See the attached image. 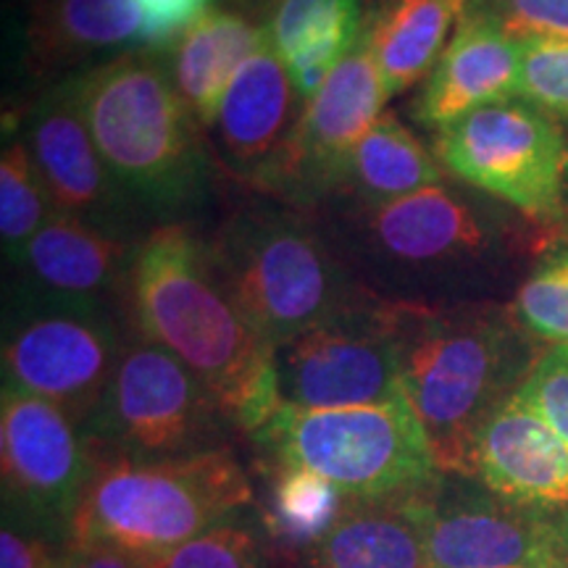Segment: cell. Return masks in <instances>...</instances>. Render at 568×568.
I'll return each mask as SVG.
<instances>
[{"instance_id":"cell-1","label":"cell","mask_w":568,"mask_h":568,"mask_svg":"<svg viewBox=\"0 0 568 568\" xmlns=\"http://www.w3.org/2000/svg\"><path fill=\"white\" fill-rule=\"evenodd\" d=\"M124 305L138 337L176 355L234 429L253 435L282 408L274 347L234 308L190 224L155 226L134 245Z\"/></svg>"},{"instance_id":"cell-2","label":"cell","mask_w":568,"mask_h":568,"mask_svg":"<svg viewBox=\"0 0 568 568\" xmlns=\"http://www.w3.org/2000/svg\"><path fill=\"white\" fill-rule=\"evenodd\" d=\"M516 318L477 303H400V385L443 474L474 479L479 435L531 366Z\"/></svg>"},{"instance_id":"cell-3","label":"cell","mask_w":568,"mask_h":568,"mask_svg":"<svg viewBox=\"0 0 568 568\" xmlns=\"http://www.w3.org/2000/svg\"><path fill=\"white\" fill-rule=\"evenodd\" d=\"M355 282L400 303L453 301L503 253L500 226L477 195L432 184L382 205L314 211Z\"/></svg>"},{"instance_id":"cell-4","label":"cell","mask_w":568,"mask_h":568,"mask_svg":"<svg viewBox=\"0 0 568 568\" xmlns=\"http://www.w3.org/2000/svg\"><path fill=\"white\" fill-rule=\"evenodd\" d=\"M205 245L234 308L274 351L364 290L316 213L266 195L234 209Z\"/></svg>"},{"instance_id":"cell-5","label":"cell","mask_w":568,"mask_h":568,"mask_svg":"<svg viewBox=\"0 0 568 568\" xmlns=\"http://www.w3.org/2000/svg\"><path fill=\"white\" fill-rule=\"evenodd\" d=\"M63 82L124 197L163 213L201 197L209 172L201 124L159 61L134 51Z\"/></svg>"},{"instance_id":"cell-6","label":"cell","mask_w":568,"mask_h":568,"mask_svg":"<svg viewBox=\"0 0 568 568\" xmlns=\"http://www.w3.org/2000/svg\"><path fill=\"white\" fill-rule=\"evenodd\" d=\"M251 503L230 445L172 460H92L69 542L113 545L155 564Z\"/></svg>"},{"instance_id":"cell-7","label":"cell","mask_w":568,"mask_h":568,"mask_svg":"<svg viewBox=\"0 0 568 568\" xmlns=\"http://www.w3.org/2000/svg\"><path fill=\"white\" fill-rule=\"evenodd\" d=\"M251 439L268 466L308 468L358 500L424 495L443 479L406 397L332 410L282 403Z\"/></svg>"},{"instance_id":"cell-8","label":"cell","mask_w":568,"mask_h":568,"mask_svg":"<svg viewBox=\"0 0 568 568\" xmlns=\"http://www.w3.org/2000/svg\"><path fill=\"white\" fill-rule=\"evenodd\" d=\"M216 397L176 355L148 339L124 345L109 385L82 422L92 460H172L226 447Z\"/></svg>"},{"instance_id":"cell-9","label":"cell","mask_w":568,"mask_h":568,"mask_svg":"<svg viewBox=\"0 0 568 568\" xmlns=\"http://www.w3.org/2000/svg\"><path fill=\"white\" fill-rule=\"evenodd\" d=\"M284 406L332 410L379 406L403 395L397 301L361 290L274 351Z\"/></svg>"},{"instance_id":"cell-10","label":"cell","mask_w":568,"mask_h":568,"mask_svg":"<svg viewBox=\"0 0 568 568\" xmlns=\"http://www.w3.org/2000/svg\"><path fill=\"white\" fill-rule=\"evenodd\" d=\"M445 172L537 224L564 213L568 145L550 113L527 101H503L437 132Z\"/></svg>"},{"instance_id":"cell-11","label":"cell","mask_w":568,"mask_h":568,"mask_svg":"<svg viewBox=\"0 0 568 568\" xmlns=\"http://www.w3.org/2000/svg\"><path fill=\"white\" fill-rule=\"evenodd\" d=\"M124 345L105 305L17 295L3 324V385L45 397L82 424Z\"/></svg>"},{"instance_id":"cell-12","label":"cell","mask_w":568,"mask_h":568,"mask_svg":"<svg viewBox=\"0 0 568 568\" xmlns=\"http://www.w3.org/2000/svg\"><path fill=\"white\" fill-rule=\"evenodd\" d=\"M0 471L3 516L67 548L92 474L82 424L45 397L3 385Z\"/></svg>"},{"instance_id":"cell-13","label":"cell","mask_w":568,"mask_h":568,"mask_svg":"<svg viewBox=\"0 0 568 568\" xmlns=\"http://www.w3.org/2000/svg\"><path fill=\"white\" fill-rule=\"evenodd\" d=\"M429 568H568V514L443 474L426 503Z\"/></svg>"},{"instance_id":"cell-14","label":"cell","mask_w":568,"mask_h":568,"mask_svg":"<svg viewBox=\"0 0 568 568\" xmlns=\"http://www.w3.org/2000/svg\"><path fill=\"white\" fill-rule=\"evenodd\" d=\"M387 101V84L361 34L324 88L305 103L264 195L314 213L332 195L345 159L385 113Z\"/></svg>"},{"instance_id":"cell-15","label":"cell","mask_w":568,"mask_h":568,"mask_svg":"<svg viewBox=\"0 0 568 568\" xmlns=\"http://www.w3.org/2000/svg\"><path fill=\"white\" fill-rule=\"evenodd\" d=\"M303 109L305 101L266 34L234 74L213 124L219 155L234 180L255 195L266 193Z\"/></svg>"},{"instance_id":"cell-16","label":"cell","mask_w":568,"mask_h":568,"mask_svg":"<svg viewBox=\"0 0 568 568\" xmlns=\"http://www.w3.org/2000/svg\"><path fill=\"white\" fill-rule=\"evenodd\" d=\"M24 142L55 211L116 232L109 219L126 197L105 169L67 82L40 95L27 113Z\"/></svg>"},{"instance_id":"cell-17","label":"cell","mask_w":568,"mask_h":568,"mask_svg":"<svg viewBox=\"0 0 568 568\" xmlns=\"http://www.w3.org/2000/svg\"><path fill=\"white\" fill-rule=\"evenodd\" d=\"M518 67V42L485 13L466 6L456 32L418 92L416 122L439 132L485 105L514 101Z\"/></svg>"},{"instance_id":"cell-18","label":"cell","mask_w":568,"mask_h":568,"mask_svg":"<svg viewBox=\"0 0 568 568\" xmlns=\"http://www.w3.org/2000/svg\"><path fill=\"white\" fill-rule=\"evenodd\" d=\"M132 253L122 234L53 213L13 264L24 276L19 295L105 305L113 295L124 297Z\"/></svg>"},{"instance_id":"cell-19","label":"cell","mask_w":568,"mask_h":568,"mask_svg":"<svg viewBox=\"0 0 568 568\" xmlns=\"http://www.w3.org/2000/svg\"><path fill=\"white\" fill-rule=\"evenodd\" d=\"M474 479L521 506L568 514V445L518 395L481 429Z\"/></svg>"},{"instance_id":"cell-20","label":"cell","mask_w":568,"mask_h":568,"mask_svg":"<svg viewBox=\"0 0 568 568\" xmlns=\"http://www.w3.org/2000/svg\"><path fill=\"white\" fill-rule=\"evenodd\" d=\"M138 0H38L27 30V63L34 74L101 67L145 51Z\"/></svg>"},{"instance_id":"cell-21","label":"cell","mask_w":568,"mask_h":568,"mask_svg":"<svg viewBox=\"0 0 568 568\" xmlns=\"http://www.w3.org/2000/svg\"><path fill=\"white\" fill-rule=\"evenodd\" d=\"M429 493L385 500L347 497L332 529L305 556V568H429Z\"/></svg>"},{"instance_id":"cell-22","label":"cell","mask_w":568,"mask_h":568,"mask_svg":"<svg viewBox=\"0 0 568 568\" xmlns=\"http://www.w3.org/2000/svg\"><path fill=\"white\" fill-rule=\"evenodd\" d=\"M439 182H445V169L435 151H429L395 113H382L372 130L355 142L332 195L322 205H382Z\"/></svg>"},{"instance_id":"cell-23","label":"cell","mask_w":568,"mask_h":568,"mask_svg":"<svg viewBox=\"0 0 568 568\" xmlns=\"http://www.w3.org/2000/svg\"><path fill=\"white\" fill-rule=\"evenodd\" d=\"M264 38L266 27H255L243 13L211 9L172 48L169 77L203 130H213L234 74Z\"/></svg>"},{"instance_id":"cell-24","label":"cell","mask_w":568,"mask_h":568,"mask_svg":"<svg viewBox=\"0 0 568 568\" xmlns=\"http://www.w3.org/2000/svg\"><path fill=\"white\" fill-rule=\"evenodd\" d=\"M466 11V0H376L364 38L389 98L429 77Z\"/></svg>"},{"instance_id":"cell-25","label":"cell","mask_w":568,"mask_h":568,"mask_svg":"<svg viewBox=\"0 0 568 568\" xmlns=\"http://www.w3.org/2000/svg\"><path fill=\"white\" fill-rule=\"evenodd\" d=\"M347 500L345 493L308 468L272 466V485L261 518L272 548L287 556H308Z\"/></svg>"},{"instance_id":"cell-26","label":"cell","mask_w":568,"mask_h":568,"mask_svg":"<svg viewBox=\"0 0 568 568\" xmlns=\"http://www.w3.org/2000/svg\"><path fill=\"white\" fill-rule=\"evenodd\" d=\"M55 205L24 140H11L0 155V240L6 261L17 264Z\"/></svg>"},{"instance_id":"cell-27","label":"cell","mask_w":568,"mask_h":568,"mask_svg":"<svg viewBox=\"0 0 568 568\" xmlns=\"http://www.w3.org/2000/svg\"><path fill=\"white\" fill-rule=\"evenodd\" d=\"M364 0H274L266 34L287 61L301 48L318 40L358 42L366 27Z\"/></svg>"},{"instance_id":"cell-28","label":"cell","mask_w":568,"mask_h":568,"mask_svg":"<svg viewBox=\"0 0 568 568\" xmlns=\"http://www.w3.org/2000/svg\"><path fill=\"white\" fill-rule=\"evenodd\" d=\"M268 552L264 518L245 508L155 560L153 568H266Z\"/></svg>"},{"instance_id":"cell-29","label":"cell","mask_w":568,"mask_h":568,"mask_svg":"<svg viewBox=\"0 0 568 568\" xmlns=\"http://www.w3.org/2000/svg\"><path fill=\"white\" fill-rule=\"evenodd\" d=\"M510 316L535 339L568 345V245L539 261L521 282Z\"/></svg>"},{"instance_id":"cell-30","label":"cell","mask_w":568,"mask_h":568,"mask_svg":"<svg viewBox=\"0 0 568 568\" xmlns=\"http://www.w3.org/2000/svg\"><path fill=\"white\" fill-rule=\"evenodd\" d=\"M518 95L550 116L568 119V40H521Z\"/></svg>"},{"instance_id":"cell-31","label":"cell","mask_w":568,"mask_h":568,"mask_svg":"<svg viewBox=\"0 0 568 568\" xmlns=\"http://www.w3.org/2000/svg\"><path fill=\"white\" fill-rule=\"evenodd\" d=\"M466 6L500 24V30L516 42L568 40V0H466Z\"/></svg>"},{"instance_id":"cell-32","label":"cell","mask_w":568,"mask_h":568,"mask_svg":"<svg viewBox=\"0 0 568 568\" xmlns=\"http://www.w3.org/2000/svg\"><path fill=\"white\" fill-rule=\"evenodd\" d=\"M516 395L568 445V345L539 355Z\"/></svg>"},{"instance_id":"cell-33","label":"cell","mask_w":568,"mask_h":568,"mask_svg":"<svg viewBox=\"0 0 568 568\" xmlns=\"http://www.w3.org/2000/svg\"><path fill=\"white\" fill-rule=\"evenodd\" d=\"M211 3L213 0H138L145 19L142 30L145 51L174 48L182 34L211 11Z\"/></svg>"},{"instance_id":"cell-34","label":"cell","mask_w":568,"mask_h":568,"mask_svg":"<svg viewBox=\"0 0 568 568\" xmlns=\"http://www.w3.org/2000/svg\"><path fill=\"white\" fill-rule=\"evenodd\" d=\"M61 545L48 539L40 531L3 516L0 529V568H55Z\"/></svg>"},{"instance_id":"cell-35","label":"cell","mask_w":568,"mask_h":568,"mask_svg":"<svg viewBox=\"0 0 568 568\" xmlns=\"http://www.w3.org/2000/svg\"><path fill=\"white\" fill-rule=\"evenodd\" d=\"M55 568H153V564L113 545L69 542L61 548Z\"/></svg>"},{"instance_id":"cell-36","label":"cell","mask_w":568,"mask_h":568,"mask_svg":"<svg viewBox=\"0 0 568 568\" xmlns=\"http://www.w3.org/2000/svg\"><path fill=\"white\" fill-rule=\"evenodd\" d=\"M247 3H261V0H247Z\"/></svg>"}]
</instances>
